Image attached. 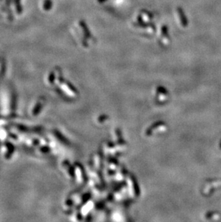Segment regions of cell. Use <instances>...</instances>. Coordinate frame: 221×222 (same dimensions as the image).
Masks as SVG:
<instances>
[{
    "label": "cell",
    "mask_w": 221,
    "mask_h": 222,
    "mask_svg": "<svg viewBox=\"0 0 221 222\" xmlns=\"http://www.w3.org/2000/svg\"><path fill=\"white\" fill-rule=\"evenodd\" d=\"M51 7V2H50L49 0H46L43 4V8L45 10H49Z\"/></svg>",
    "instance_id": "obj_1"
}]
</instances>
